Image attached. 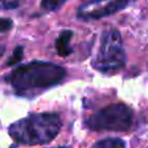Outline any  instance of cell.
<instances>
[{"label":"cell","instance_id":"1","mask_svg":"<svg viewBox=\"0 0 148 148\" xmlns=\"http://www.w3.org/2000/svg\"><path fill=\"white\" fill-rule=\"evenodd\" d=\"M66 75L62 66L48 61H31L13 69L7 82L18 95H35L61 83Z\"/></svg>","mask_w":148,"mask_h":148},{"label":"cell","instance_id":"2","mask_svg":"<svg viewBox=\"0 0 148 148\" xmlns=\"http://www.w3.org/2000/svg\"><path fill=\"white\" fill-rule=\"evenodd\" d=\"M61 130L56 113H34L9 126L8 133L14 142L25 146H39L53 140Z\"/></svg>","mask_w":148,"mask_h":148},{"label":"cell","instance_id":"3","mask_svg":"<svg viewBox=\"0 0 148 148\" xmlns=\"http://www.w3.org/2000/svg\"><path fill=\"white\" fill-rule=\"evenodd\" d=\"M126 64V52L123 42L118 30L104 31L100 40V47L95 59L92 60V68L104 74H113L121 70Z\"/></svg>","mask_w":148,"mask_h":148},{"label":"cell","instance_id":"4","mask_svg":"<svg viewBox=\"0 0 148 148\" xmlns=\"http://www.w3.org/2000/svg\"><path fill=\"white\" fill-rule=\"evenodd\" d=\"M134 113L126 104L108 105L92 113L84 125L92 131H127L133 125Z\"/></svg>","mask_w":148,"mask_h":148},{"label":"cell","instance_id":"5","mask_svg":"<svg viewBox=\"0 0 148 148\" xmlns=\"http://www.w3.org/2000/svg\"><path fill=\"white\" fill-rule=\"evenodd\" d=\"M135 0H90L78 8L77 17L83 21L100 20L127 8Z\"/></svg>","mask_w":148,"mask_h":148},{"label":"cell","instance_id":"6","mask_svg":"<svg viewBox=\"0 0 148 148\" xmlns=\"http://www.w3.org/2000/svg\"><path fill=\"white\" fill-rule=\"evenodd\" d=\"M73 38V31L72 30H62L60 33L59 38L56 39V51L60 56H69L73 52V48L70 46V40Z\"/></svg>","mask_w":148,"mask_h":148},{"label":"cell","instance_id":"7","mask_svg":"<svg viewBox=\"0 0 148 148\" xmlns=\"http://www.w3.org/2000/svg\"><path fill=\"white\" fill-rule=\"evenodd\" d=\"M95 147H101V148H118V147H125L126 143L118 138H107L104 140H99L94 144Z\"/></svg>","mask_w":148,"mask_h":148},{"label":"cell","instance_id":"8","mask_svg":"<svg viewBox=\"0 0 148 148\" xmlns=\"http://www.w3.org/2000/svg\"><path fill=\"white\" fill-rule=\"evenodd\" d=\"M66 3V0H42L40 7L46 12H56Z\"/></svg>","mask_w":148,"mask_h":148},{"label":"cell","instance_id":"9","mask_svg":"<svg viewBox=\"0 0 148 148\" xmlns=\"http://www.w3.org/2000/svg\"><path fill=\"white\" fill-rule=\"evenodd\" d=\"M23 0H0V10L16 9L22 4Z\"/></svg>","mask_w":148,"mask_h":148},{"label":"cell","instance_id":"10","mask_svg":"<svg viewBox=\"0 0 148 148\" xmlns=\"http://www.w3.org/2000/svg\"><path fill=\"white\" fill-rule=\"evenodd\" d=\"M22 53H23V48L22 47H17V48L13 51V55L9 60L7 61V65L8 66H12V65H16L22 60Z\"/></svg>","mask_w":148,"mask_h":148},{"label":"cell","instance_id":"11","mask_svg":"<svg viewBox=\"0 0 148 148\" xmlns=\"http://www.w3.org/2000/svg\"><path fill=\"white\" fill-rule=\"evenodd\" d=\"M13 27V21L9 18L0 17V33H7Z\"/></svg>","mask_w":148,"mask_h":148},{"label":"cell","instance_id":"12","mask_svg":"<svg viewBox=\"0 0 148 148\" xmlns=\"http://www.w3.org/2000/svg\"><path fill=\"white\" fill-rule=\"evenodd\" d=\"M4 52H5V46L3 43H0V57L4 55Z\"/></svg>","mask_w":148,"mask_h":148}]
</instances>
